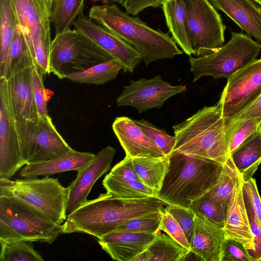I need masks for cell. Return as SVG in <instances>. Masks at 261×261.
<instances>
[{"label":"cell","mask_w":261,"mask_h":261,"mask_svg":"<svg viewBox=\"0 0 261 261\" xmlns=\"http://www.w3.org/2000/svg\"><path fill=\"white\" fill-rule=\"evenodd\" d=\"M107 192L121 199H135L156 197L157 193L142 181L108 174L102 181Z\"/></svg>","instance_id":"cell-28"},{"label":"cell","mask_w":261,"mask_h":261,"mask_svg":"<svg viewBox=\"0 0 261 261\" xmlns=\"http://www.w3.org/2000/svg\"><path fill=\"white\" fill-rule=\"evenodd\" d=\"M260 49L261 44L250 36L232 32L230 40L216 51L202 57H190L193 82L204 76L228 79L255 60Z\"/></svg>","instance_id":"cell-8"},{"label":"cell","mask_w":261,"mask_h":261,"mask_svg":"<svg viewBox=\"0 0 261 261\" xmlns=\"http://www.w3.org/2000/svg\"><path fill=\"white\" fill-rule=\"evenodd\" d=\"M222 261H251L244 247L241 244L226 239Z\"/></svg>","instance_id":"cell-45"},{"label":"cell","mask_w":261,"mask_h":261,"mask_svg":"<svg viewBox=\"0 0 261 261\" xmlns=\"http://www.w3.org/2000/svg\"><path fill=\"white\" fill-rule=\"evenodd\" d=\"M112 129L129 158H161L166 156L149 136L127 117L115 118Z\"/></svg>","instance_id":"cell-18"},{"label":"cell","mask_w":261,"mask_h":261,"mask_svg":"<svg viewBox=\"0 0 261 261\" xmlns=\"http://www.w3.org/2000/svg\"><path fill=\"white\" fill-rule=\"evenodd\" d=\"M16 26L12 0H0V77H5L7 58Z\"/></svg>","instance_id":"cell-29"},{"label":"cell","mask_w":261,"mask_h":261,"mask_svg":"<svg viewBox=\"0 0 261 261\" xmlns=\"http://www.w3.org/2000/svg\"><path fill=\"white\" fill-rule=\"evenodd\" d=\"M226 240L222 227L195 215L191 252L201 260L222 261Z\"/></svg>","instance_id":"cell-20"},{"label":"cell","mask_w":261,"mask_h":261,"mask_svg":"<svg viewBox=\"0 0 261 261\" xmlns=\"http://www.w3.org/2000/svg\"><path fill=\"white\" fill-rule=\"evenodd\" d=\"M254 244V250L251 256V261L261 260V223L255 215L247 212Z\"/></svg>","instance_id":"cell-44"},{"label":"cell","mask_w":261,"mask_h":261,"mask_svg":"<svg viewBox=\"0 0 261 261\" xmlns=\"http://www.w3.org/2000/svg\"><path fill=\"white\" fill-rule=\"evenodd\" d=\"M85 0H53L51 22L55 35L71 29L78 17L83 13Z\"/></svg>","instance_id":"cell-30"},{"label":"cell","mask_w":261,"mask_h":261,"mask_svg":"<svg viewBox=\"0 0 261 261\" xmlns=\"http://www.w3.org/2000/svg\"><path fill=\"white\" fill-rule=\"evenodd\" d=\"M1 243V261H43L40 253L28 242L3 241Z\"/></svg>","instance_id":"cell-35"},{"label":"cell","mask_w":261,"mask_h":261,"mask_svg":"<svg viewBox=\"0 0 261 261\" xmlns=\"http://www.w3.org/2000/svg\"><path fill=\"white\" fill-rule=\"evenodd\" d=\"M20 152L25 165L46 161L72 149L58 132L49 116L36 121L15 122Z\"/></svg>","instance_id":"cell-10"},{"label":"cell","mask_w":261,"mask_h":261,"mask_svg":"<svg viewBox=\"0 0 261 261\" xmlns=\"http://www.w3.org/2000/svg\"><path fill=\"white\" fill-rule=\"evenodd\" d=\"M165 204L156 197L125 199L116 198L107 192L101 194L67 215L62 233H84L100 239L113 232L120 223L163 211Z\"/></svg>","instance_id":"cell-1"},{"label":"cell","mask_w":261,"mask_h":261,"mask_svg":"<svg viewBox=\"0 0 261 261\" xmlns=\"http://www.w3.org/2000/svg\"><path fill=\"white\" fill-rule=\"evenodd\" d=\"M73 26L118 60L124 67V72H133L141 61L140 55L132 46L83 13L76 19Z\"/></svg>","instance_id":"cell-15"},{"label":"cell","mask_w":261,"mask_h":261,"mask_svg":"<svg viewBox=\"0 0 261 261\" xmlns=\"http://www.w3.org/2000/svg\"><path fill=\"white\" fill-rule=\"evenodd\" d=\"M251 118L261 119V95L249 107L242 112L233 122L240 121Z\"/></svg>","instance_id":"cell-47"},{"label":"cell","mask_w":261,"mask_h":261,"mask_svg":"<svg viewBox=\"0 0 261 261\" xmlns=\"http://www.w3.org/2000/svg\"><path fill=\"white\" fill-rule=\"evenodd\" d=\"M63 227L25 204L0 196V241L51 244Z\"/></svg>","instance_id":"cell-7"},{"label":"cell","mask_w":261,"mask_h":261,"mask_svg":"<svg viewBox=\"0 0 261 261\" xmlns=\"http://www.w3.org/2000/svg\"><path fill=\"white\" fill-rule=\"evenodd\" d=\"M135 172L141 181L157 194L162 188L169 165V156L161 158H133Z\"/></svg>","instance_id":"cell-27"},{"label":"cell","mask_w":261,"mask_h":261,"mask_svg":"<svg viewBox=\"0 0 261 261\" xmlns=\"http://www.w3.org/2000/svg\"><path fill=\"white\" fill-rule=\"evenodd\" d=\"M165 210L177 222L190 245L194 229L195 213L190 208L174 204L167 205Z\"/></svg>","instance_id":"cell-39"},{"label":"cell","mask_w":261,"mask_h":261,"mask_svg":"<svg viewBox=\"0 0 261 261\" xmlns=\"http://www.w3.org/2000/svg\"><path fill=\"white\" fill-rule=\"evenodd\" d=\"M95 155L91 152H80L72 149L48 160L28 164L21 169L19 175L23 177H37L71 170L79 172L89 164Z\"/></svg>","instance_id":"cell-23"},{"label":"cell","mask_w":261,"mask_h":261,"mask_svg":"<svg viewBox=\"0 0 261 261\" xmlns=\"http://www.w3.org/2000/svg\"><path fill=\"white\" fill-rule=\"evenodd\" d=\"M160 230L165 232L185 248L190 249V245L180 226L175 219L165 210V208L162 213Z\"/></svg>","instance_id":"cell-42"},{"label":"cell","mask_w":261,"mask_h":261,"mask_svg":"<svg viewBox=\"0 0 261 261\" xmlns=\"http://www.w3.org/2000/svg\"><path fill=\"white\" fill-rule=\"evenodd\" d=\"M190 252L169 235L157 233L147 249L132 261H181Z\"/></svg>","instance_id":"cell-26"},{"label":"cell","mask_w":261,"mask_h":261,"mask_svg":"<svg viewBox=\"0 0 261 261\" xmlns=\"http://www.w3.org/2000/svg\"><path fill=\"white\" fill-rule=\"evenodd\" d=\"M50 1L51 2H52V1H53V0H50Z\"/></svg>","instance_id":"cell-50"},{"label":"cell","mask_w":261,"mask_h":261,"mask_svg":"<svg viewBox=\"0 0 261 261\" xmlns=\"http://www.w3.org/2000/svg\"><path fill=\"white\" fill-rule=\"evenodd\" d=\"M261 95V58L232 74L218 102L222 117L229 125Z\"/></svg>","instance_id":"cell-12"},{"label":"cell","mask_w":261,"mask_h":261,"mask_svg":"<svg viewBox=\"0 0 261 261\" xmlns=\"http://www.w3.org/2000/svg\"><path fill=\"white\" fill-rule=\"evenodd\" d=\"M234 124L227 125L218 103L204 107L173 126L175 143L173 152H180L224 164L230 156Z\"/></svg>","instance_id":"cell-2"},{"label":"cell","mask_w":261,"mask_h":261,"mask_svg":"<svg viewBox=\"0 0 261 261\" xmlns=\"http://www.w3.org/2000/svg\"><path fill=\"white\" fill-rule=\"evenodd\" d=\"M36 65L30 53L22 31L17 24L6 63L5 77Z\"/></svg>","instance_id":"cell-33"},{"label":"cell","mask_w":261,"mask_h":261,"mask_svg":"<svg viewBox=\"0 0 261 261\" xmlns=\"http://www.w3.org/2000/svg\"><path fill=\"white\" fill-rule=\"evenodd\" d=\"M186 90V85L172 86L158 75L150 79L131 81L129 85L123 87L116 103L118 107H133L142 113L149 109L161 108L168 98Z\"/></svg>","instance_id":"cell-13"},{"label":"cell","mask_w":261,"mask_h":261,"mask_svg":"<svg viewBox=\"0 0 261 261\" xmlns=\"http://www.w3.org/2000/svg\"><path fill=\"white\" fill-rule=\"evenodd\" d=\"M45 75L37 65L33 66L32 76L34 97L38 114L41 117L48 116L47 109V99L43 80Z\"/></svg>","instance_id":"cell-41"},{"label":"cell","mask_w":261,"mask_h":261,"mask_svg":"<svg viewBox=\"0 0 261 261\" xmlns=\"http://www.w3.org/2000/svg\"><path fill=\"white\" fill-rule=\"evenodd\" d=\"M242 194L246 212L254 214L261 223V198L255 178L242 182Z\"/></svg>","instance_id":"cell-40"},{"label":"cell","mask_w":261,"mask_h":261,"mask_svg":"<svg viewBox=\"0 0 261 261\" xmlns=\"http://www.w3.org/2000/svg\"><path fill=\"white\" fill-rule=\"evenodd\" d=\"M161 7L172 38L185 53L191 56L186 0H162Z\"/></svg>","instance_id":"cell-24"},{"label":"cell","mask_w":261,"mask_h":261,"mask_svg":"<svg viewBox=\"0 0 261 261\" xmlns=\"http://www.w3.org/2000/svg\"><path fill=\"white\" fill-rule=\"evenodd\" d=\"M253 1L256 2L258 4L259 3V0H253Z\"/></svg>","instance_id":"cell-48"},{"label":"cell","mask_w":261,"mask_h":261,"mask_svg":"<svg viewBox=\"0 0 261 261\" xmlns=\"http://www.w3.org/2000/svg\"><path fill=\"white\" fill-rule=\"evenodd\" d=\"M247 35L261 42V8L252 0H210Z\"/></svg>","instance_id":"cell-22"},{"label":"cell","mask_w":261,"mask_h":261,"mask_svg":"<svg viewBox=\"0 0 261 261\" xmlns=\"http://www.w3.org/2000/svg\"><path fill=\"white\" fill-rule=\"evenodd\" d=\"M233 122L235 123L236 125L230 138V154L242 142L257 131L261 124V119L251 118Z\"/></svg>","instance_id":"cell-38"},{"label":"cell","mask_w":261,"mask_h":261,"mask_svg":"<svg viewBox=\"0 0 261 261\" xmlns=\"http://www.w3.org/2000/svg\"><path fill=\"white\" fill-rule=\"evenodd\" d=\"M170 165L157 197L166 205L188 207L217 183L223 164L180 152L170 156Z\"/></svg>","instance_id":"cell-4"},{"label":"cell","mask_w":261,"mask_h":261,"mask_svg":"<svg viewBox=\"0 0 261 261\" xmlns=\"http://www.w3.org/2000/svg\"><path fill=\"white\" fill-rule=\"evenodd\" d=\"M258 4H259L261 6V0H259Z\"/></svg>","instance_id":"cell-49"},{"label":"cell","mask_w":261,"mask_h":261,"mask_svg":"<svg viewBox=\"0 0 261 261\" xmlns=\"http://www.w3.org/2000/svg\"><path fill=\"white\" fill-rule=\"evenodd\" d=\"M33 66L14 72L7 79L9 102L15 122L36 121L40 117L34 94Z\"/></svg>","instance_id":"cell-17"},{"label":"cell","mask_w":261,"mask_h":261,"mask_svg":"<svg viewBox=\"0 0 261 261\" xmlns=\"http://www.w3.org/2000/svg\"><path fill=\"white\" fill-rule=\"evenodd\" d=\"M241 175L233 190L226 213L223 228L226 239L238 242L244 247L251 260L254 244L250 223L242 194Z\"/></svg>","instance_id":"cell-19"},{"label":"cell","mask_w":261,"mask_h":261,"mask_svg":"<svg viewBox=\"0 0 261 261\" xmlns=\"http://www.w3.org/2000/svg\"><path fill=\"white\" fill-rule=\"evenodd\" d=\"M229 156L244 181L253 177L261 163V124Z\"/></svg>","instance_id":"cell-25"},{"label":"cell","mask_w":261,"mask_h":261,"mask_svg":"<svg viewBox=\"0 0 261 261\" xmlns=\"http://www.w3.org/2000/svg\"><path fill=\"white\" fill-rule=\"evenodd\" d=\"M163 211L151 212L123 221L113 232L158 233L161 230Z\"/></svg>","instance_id":"cell-36"},{"label":"cell","mask_w":261,"mask_h":261,"mask_svg":"<svg viewBox=\"0 0 261 261\" xmlns=\"http://www.w3.org/2000/svg\"><path fill=\"white\" fill-rule=\"evenodd\" d=\"M89 17L132 46L146 66L155 61L172 59L182 54L168 33L150 28L138 17L121 10L115 4L93 6Z\"/></svg>","instance_id":"cell-3"},{"label":"cell","mask_w":261,"mask_h":261,"mask_svg":"<svg viewBox=\"0 0 261 261\" xmlns=\"http://www.w3.org/2000/svg\"><path fill=\"white\" fill-rule=\"evenodd\" d=\"M109 173L115 176L141 181L135 172L132 158L125 156L112 169Z\"/></svg>","instance_id":"cell-46"},{"label":"cell","mask_w":261,"mask_h":261,"mask_svg":"<svg viewBox=\"0 0 261 261\" xmlns=\"http://www.w3.org/2000/svg\"><path fill=\"white\" fill-rule=\"evenodd\" d=\"M68 195V188L49 176L15 180L0 178V196L17 200L59 225L67 218Z\"/></svg>","instance_id":"cell-5"},{"label":"cell","mask_w":261,"mask_h":261,"mask_svg":"<svg viewBox=\"0 0 261 261\" xmlns=\"http://www.w3.org/2000/svg\"><path fill=\"white\" fill-rule=\"evenodd\" d=\"M17 24L20 27L36 65L46 74L51 40L50 0H12Z\"/></svg>","instance_id":"cell-9"},{"label":"cell","mask_w":261,"mask_h":261,"mask_svg":"<svg viewBox=\"0 0 261 261\" xmlns=\"http://www.w3.org/2000/svg\"><path fill=\"white\" fill-rule=\"evenodd\" d=\"M153 140L166 156H170L173 150L175 137L169 135L164 129L159 128L146 120H135Z\"/></svg>","instance_id":"cell-37"},{"label":"cell","mask_w":261,"mask_h":261,"mask_svg":"<svg viewBox=\"0 0 261 261\" xmlns=\"http://www.w3.org/2000/svg\"><path fill=\"white\" fill-rule=\"evenodd\" d=\"M116 150L107 146L95 154L94 159L77 172L68 188L66 213L68 215L86 202L95 182L110 168Z\"/></svg>","instance_id":"cell-16"},{"label":"cell","mask_w":261,"mask_h":261,"mask_svg":"<svg viewBox=\"0 0 261 261\" xmlns=\"http://www.w3.org/2000/svg\"><path fill=\"white\" fill-rule=\"evenodd\" d=\"M103 4H118L121 5L128 14L136 16L144 9L161 7L162 0H91Z\"/></svg>","instance_id":"cell-43"},{"label":"cell","mask_w":261,"mask_h":261,"mask_svg":"<svg viewBox=\"0 0 261 261\" xmlns=\"http://www.w3.org/2000/svg\"><path fill=\"white\" fill-rule=\"evenodd\" d=\"M157 233L112 232L98 239L101 248L114 260L132 261L145 251Z\"/></svg>","instance_id":"cell-21"},{"label":"cell","mask_w":261,"mask_h":261,"mask_svg":"<svg viewBox=\"0 0 261 261\" xmlns=\"http://www.w3.org/2000/svg\"><path fill=\"white\" fill-rule=\"evenodd\" d=\"M15 119L8 94L7 79L0 77V178L10 179L23 165Z\"/></svg>","instance_id":"cell-14"},{"label":"cell","mask_w":261,"mask_h":261,"mask_svg":"<svg viewBox=\"0 0 261 261\" xmlns=\"http://www.w3.org/2000/svg\"><path fill=\"white\" fill-rule=\"evenodd\" d=\"M189 208L199 218L223 228L226 212L221 204L213 197L203 195L193 201Z\"/></svg>","instance_id":"cell-34"},{"label":"cell","mask_w":261,"mask_h":261,"mask_svg":"<svg viewBox=\"0 0 261 261\" xmlns=\"http://www.w3.org/2000/svg\"><path fill=\"white\" fill-rule=\"evenodd\" d=\"M116 59L81 31L71 29L51 41L48 74L60 79L101 63Z\"/></svg>","instance_id":"cell-6"},{"label":"cell","mask_w":261,"mask_h":261,"mask_svg":"<svg viewBox=\"0 0 261 261\" xmlns=\"http://www.w3.org/2000/svg\"><path fill=\"white\" fill-rule=\"evenodd\" d=\"M191 54L210 55L223 46L226 26L208 0H186Z\"/></svg>","instance_id":"cell-11"},{"label":"cell","mask_w":261,"mask_h":261,"mask_svg":"<svg viewBox=\"0 0 261 261\" xmlns=\"http://www.w3.org/2000/svg\"><path fill=\"white\" fill-rule=\"evenodd\" d=\"M124 70L122 64L113 59L96 64L87 70L68 75L66 78L80 84L103 85L114 80L120 71Z\"/></svg>","instance_id":"cell-31"},{"label":"cell","mask_w":261,"mask_h":261,"mask_svg":"<svg viewBox=\"0 0 261 261\" xmlns=\"http://www.w3.org/2000/svg\"><path fill=\"white\" fill-rule=\"evenodd\" d=\"M241 176L229 156L223 164L222 170L217 183L204 195L211 196L219 202L226 213L233 190Z\"/></svg>","instance_id":"cell-32"}]
</instances>
